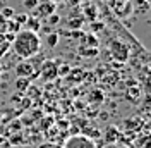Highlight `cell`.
Listing matches in <instances>:
<instances>
[{
    "mask_svg": "<svg viewBox=\"0 0 151 148\" xmlns=\"http://www.w3.org/2000/svg\"><path fill=\"white\" fill-rule=\"evenodd\" d=\"M62 148H98V147H96V143L89 136H86V134H74V136L65 139V143H64Z\"/></svg>",
    "mask_w": 151,
    "mask_h": 148,
    "instance_id": "obj_3",
    "label": "cell"
},
{
    "mask_svg": "<svg viewBox=\"0 0 151 148\" xmlns=\"http://www.w3.org/2000/svg\"><path fill=\"white\" fill-rule=\"evenodd\" d=\"M38 5V0H24V7H28V9H35Z\"/></svg>",
    "mask_w": 151,
    "mask_h": 148,
    "instance_id": "obj_12",
    "label": "cell"
},
{
    "mask_svg": "<svg viewBox=\"0 0 151 148\" xmlns=\"http://www.w3.org/2000/svg\"><path fill=\"white\" fill-rule=\"evenodd\" d=\"M14 74L16 78H26V79H31L38 76V71L35 64L31 62V59H21L17 64L14 65Z\"/></svg>",
    "mask_w": 151,
    "mask_h": 148,
    "instance_id": "obj_2",
    "label": "cell"
},
{
    "mask_svg": "<svg viewBox=\"0 0 151 148\" xmlns=\"http://www.w3.org/2000/svg\"><path fill=\"white\" fill-rule=\"evenodd\" d=\"M0 71H2V64H0Z\"/></svg>",
    "mask_w": 151,
    "mask_h": 148,
    "instance_id": "obj_17",
    "label": "cell"
},
{
    "mask_svg": "<svg viewBox=\"0 0 151 148\" xmlns=\"http://www.w3.org/2000/svg\"><path fill=\"white\" fill-rule=\"evenodd\" d=\"M101 2H105V0H101Z\"/></svg>",
    "mask_w": 151,
    "mask_h": 148,
    "instance_id": "obj_18",
    "label": "cell"
},
{
    "mask_svg": "<svg viewBox=\"0 0 151 148\" xmlns=\"http://www.w3.org/2000/svg\"><path fill=\"white\" fill-rule=\"evenodd\" d=\"M35 10H36V14H40L38 17H48L50 14H53V12H55V4H53V2H50V0H47V2L38 4L36 7H35Z\"/></svg>",
    "mask_w": 151,
    "mask_h": 148,
    "instance_id": "obj_6",
    "label": "cell"
},
{
    "mask_svg": "<svg viewBox=\"0 0 151 148\" xmlns=\"http://www.w3.org/2000/svg\"><path fill=\"white\" fill-rule=\"evenodd\" d=\"M50 2H53V4H64V2H67V0H50Z\"/></svg>",
    "mask_w": 151,
    "mask_h": 148,
    "instance_id": "obj_15",
    "label": "cell"
},
{
    "mask_svg": "<svg viewBox=\"0 0 151 148\" xmlns=\"http://www.w3.org/2000/svg\"><path fill=\"white\" fill-rule=\"evenodd\" d=\"M47 41H48V46H50V48H55L57 43H58V35H57V33H50L48 38H47Z\"/></svg>",
    "mask_w": 151,
    "mask_h": 148,
    "instance_id": "obj_10",
    "label": "cell"
},
{
    "mask_svg": "<svg viewBox=\"0 0 151 148\" xmlns=\"http://www.w3.org/2000/svg\"><path fill=\"white\" fill-rule=\"evenodd\" d=\"M134 9L137 14H144L150 9V0H134Z\"/></svg>",
    "mask_w": 151,
    "mask_h": 148,
    "instance_id": "obj_7",
    "label": "cell"
},
{
    "mask_svg": "<svg viewBox=\"0 0 151 148\" xmlns=\"http://www.w3.org/2000/svg\"><path fill=\"white\" fill-rule=\"evenodd\" d=\"M28 84H29V79H26V78H17V81H16V90L24 91V90L28 88Z\"/></svg>",
    "mask_w": 151,
    "mask_h": 148,
    "instance_id": "obj_9",
    "label": "cell"
},
{
    "mask_svg": "<svg viewBox=\"0 0 151 148\" xmlns=\"http://www.w3.org/2000/svg\"><path fill=\"white\" fill-rule=\"evenodd\" d=\"M12 52L19 57V59H33L40 54L41 48V40L38 36L36 31L33 29H21L16 38L10 43Z\"/></svg>",
    "mask_w": 151,
    "mask_h": 148,
    "instance_id": "obj_1",
    "label": "cell"
},
{
    "mask_svg": "<svg viewBox=\"0 0 151 148\" xmlns=\"http://www.w3.org/2000/svg\"><path fill=\"white\" fill-rule=\"evenodd\" d=\"M58 21H60V17H58V14H55V12L48 16V22H50V24H57Z\"/></svg>",
    "mask_w": 151,
    "mask_h": 148,
    "instance_id": "obj_11",
    "label": "cell"
},
{
    "mask_svg": "<svg viewBox=\"0 0 151 148\" xmlns=\"http://www.w3.org/2000/svg\"><path fill=\"white\" fill-rule=\"evenodd\" d=\"M4 14H5L4 17L9 19V17H12V16H14V10H12V9H5V10H4Z\"/></svg>",
    "mask_w": 151,
    "mask_h": 148,
    "instance_id": "obj_14",
    "label": "cell"
},
{
    "mask_svg": "<svg viewBox=\"0 0 151 148\" xmlns=\"http://www.w3.org/2000/svg\"><path fill=\"white\" fill-rule=\"evenodd\" d=\"M117 136H119V131L115 129V128H108V129L105 131V141H106V143H113V141H117Z\"/></svg>",
    "mask_w": 151,
    "mask_h": 148,
    "instance_id": "obj_8",
    "label": "cell"
},
{
    "mask_svg": "<svg viewBox=\"0 0 151 148\" xmlns=\"http://www.w3.org/2000/svg\"><path fill=\"white\" fill-rule=\"evenodd\" d=\"M38 148H62V147L57 145V143H41Z\"/></svg>",
    "mask_w": 151,
    "mask_h": 148,
    "instance_id": "obj_13",
    "label": "cell"
},
{
    "mask_svg": "<svg viewBox=\"0 0 151 148\" xmlns=\"http://www.w3.org/2000/svg\"><path fill=\"white\" fill-rule=\"evenodd\" d=\"M38 74H41L45 79H53L57 76V65H55V62H52V60H45L43 64L40 65V73Z\"/></svg>",
    "mask_w": 151,
    "mask_h": 148,
    "instance_id": "obj_5",
    "label": "cell"
},
{
    "mask_svg": "<svg viewBox=\"0 0 151 148\" xmlns=\"http://www.w3.org/2000/svg\"><path fill=\"white\" fill-rule=\"evenodd\" d=\"M110 54L113 55V59H117V60H120V62H124V60H127V55H129V48L124 45L122 41H119V40H115V41H112L110 43Z\"/></svg>",
    "mask_w": 151,
    "mask_h": 148,
    "instance_id": "obj_4",
    "label": "cell"
},
{
    "mask_svg": "<svg viewBox=\"0 0 151 148\" xmlns=\"http://www.w3.org/2000/svg\"><path fill=\"white\" fill-rule=\"evenodd\" d=\"M122 2H129V0H122Z\"/></svg>",
    "mask_w": 151,
    "mask_h": 148,
    "instance_id": "obj_16",
    "label": "cell"
}]
</instances>
